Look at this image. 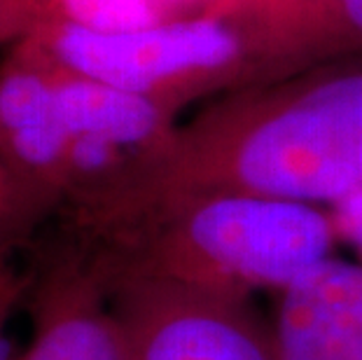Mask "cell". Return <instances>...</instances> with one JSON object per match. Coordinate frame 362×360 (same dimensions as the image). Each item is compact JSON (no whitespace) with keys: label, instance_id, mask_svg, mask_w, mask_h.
I'll use <instances>...</instances> for the list:
<instances>
[{"label":"cell","instance_id":"cell-1","mask_svg":"<svg viewBox=\"0 0 362 360\" xmlns=\"http://www.w3.org/2000/svg\"><path fill=\"white\" fill-rule=\"evenodd\" d=\"M238 190L337 206L362 190V71L175 129L96 232L161 199Z\"/></svg>","mask_w":362,"mask_h":360},{"label":"cell","instance_id":"cell-2","mask_svg":"<svg viewBox=\"0 0 362 360\" xmlns=\"http://www.w3.org/2000/svg\"><path fill=\"white\" fill-rule=\"evenodd\" d=\"M71 232L105 272L248 300L283 293L334 257L339 241L322 206L238 190L168 197L110 227Z\"/></svg>","mask_w":362,"mask_h":360},{"label":"cell","instance_id":"cell-3","mask_svg":"<svg viewBox=\"0 0 362 360\" xmlns=\"http://www.w3.org/2000/svg\"><path fill=\"white\" fill-rule=\"evenodd\" d=\"M30 33L61 68L166 103L199 75L225 71L241 54V37L220 19H166L131 28H101L71 17H45Z\"/></svg>","mask_w":362,"mask_h":360},{"label":"cell","instance_id":"cell-4","mask_svg":"<svg viewBox=\"0 0 362 360\" xmlns=\"http://www.w3.org/2000/svg\"><path fill=\"white\" fill-rule=\"evenodd\" d=\"M98 269L122 360H279L272 323L248 297Z\"/></svg>","mask_w":362,"mask_h":360},{"label":"cell","instance_id":"cell-5","mask_svg":"<svg viewBox=\"0 0 362 360\" xmlns=\"http://www.w3.org/2000/svg\"><path fill=\"white\" fill-rule=\"evenodd\" d=\"M30 342L21 360H122L107 286L89 246L61 225L30 262Z\"/></svg>","mask_w":362,"mask_h":360},{"label":"cell","instance_id":"cell-6","mask_svg":"<svg viewBox=\"0 0 362 360\" xmlns=\"http://www.w3.org/2000/svg\"><path fill=\"white\" fill-rule=\"evenodd\" d=\"M0 152L35 192L64 211L66 139L57 64L28 33L0 59Z\"/></svg>","mask_w":362,"mask_h":360},{"label":"cell","instance_id":"cell-7","mask_svg":"<svg viewBox=\"0 0 362 360\" xmlns=\"http://www.w3.org/2000/svg\"><path fill=\"white\" fill-rule=\"evenodd\" d=\"M279 360H362V260L329 257L279 293Z\"/></svg>","mask_w":362,"mask_h":360},{"label":"cell","instance_id":"cell-8","mask_svg":"<svg viewBox=\"0 0 362 360\" xmlns=\"http://www.w3.org/2000/svg\"><path fill=\"white\" fill-rule=\"evenodd\" d=\"M59 209L35 192L0 152V265L14 262L21 250L35 246L37 234Z\"/></svg>","mask_w":362,"mask_h":360},{"label":"cell","instance_id":"cell-9","mask_svg":"<svg viewBox=\"0 0 362 360\" xmlns=\"http://www.w3.org/2000/svg\"><path fill=\"white\" fill-rule=\"evenodd\" d=\"M30 290V265L19 267L17 262L0 265V360H21L7 337V323L19 304H26Z\"/></svg>","mask_w":362,"mask_h":360},{"label":"cell","instance_id":"cell-10","mask_svg":"<svg viewBox=\"0 0 362 360\" xmlns=\"http://www.w3.org/2000/svg\"><path fill=\"white\" fill-rule=\"evenodd\" d=\"M42 17L40 0H0V42L28 35Z\"/></svg>","mask_w":362,"mask_h":360},{"label":"cell","instance_id":"cell-11","mask_svg":"<svg viewBox=\"0 0 362 360\" xmlns=\"http://www.w3.org/2000/svg\"><path fill=\"white\" fill-rule=\"evenodd\" d=\"M344 19L362 35V0H337Z\"/></svg>","mask_w":362,"mask_h":360}]
</instances>
